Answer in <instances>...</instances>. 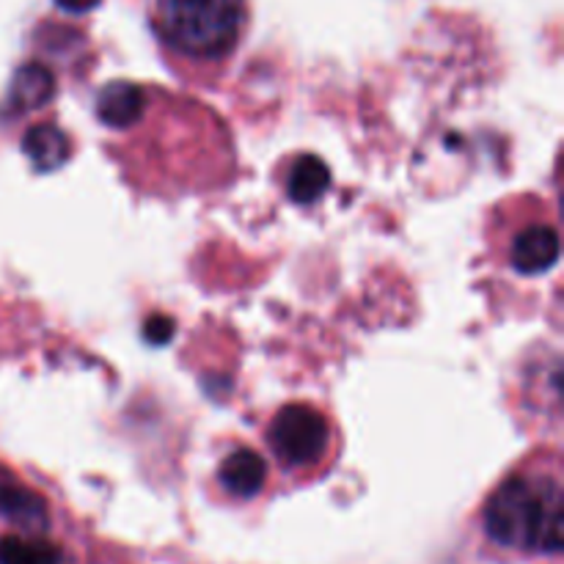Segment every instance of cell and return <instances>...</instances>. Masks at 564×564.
Masks as SVG:
<instances>
[{
    "label": "cell",
    "instance_id": "obj_7",
    "mask_svg": "<svg viewBox=\"0 0 564 564\" xmlns=\"http://www.w3.org/2000/svg\"><path fill=\"white\" fill-rule=\"evenodd\" d=\"M22 152L31 160L33 169L42 171V174H50V171L61 169L69 160L72 141L55 124H36L22 138Z\"/></svg>",
    "mask_w": 564,
    "mask_h": 564
},
{
    "label": "cell",
    "instance_id": "obj_13",
    "mask_svg": "<svg viewBox=\"0 0 564 564\" xmlns=\"http://www.w3.org/2000/svg\"><path fill=\"white\" fill-rule=\"evenodd\" d=\"M99 3H102V0H55V6L69 11V14H86V11L97 9Z\"/></svg>",
    "mask_w": 564,
    "mask_h": 564
},
{
    "label": "cell",
    "instance_id": "obj_10",
    "mask_svg": "<svg viewBox=\"0 0 564 564\" xmlns=\"http://www.w3.org/2000/svg\"><path fill=\"white\" fill-rule=\"evenodd\" d=\"M328 182H330L328 165H325L319 158H314V154H303V158L295 163V169H292L290 182H286V191H290L292 202L312 204L323 196Z\"/></svg>",
    "mask_w": 564,
    "mask_h": 564
},
{
    "label": "cell",
    "instance_id": "obj_8",
    "mask_svg": "<svg viewBox=\"0 0 564 564\" xmlns=\"http://www.w3.org/2000/svg\"><path fill=\"white\" fill-rule=\"evenodd\" d=\"M55 94V77L47 66L42 64H25L17 69L14 80H11L9 105L20 113L36 110L47 105Z\"/></svg>",
    "mask_w": 564,
    "mask_h": 564
},
{
    "label": "cell",
    "instance_id": "obj_9",
    "mask_svg": "<svg viewBox=\"0 0 564 564\" xmlns=\"http://www.w3.org/2000/svg\"><path fill=\"white\" fill-rule=\"evenodd\" d=\"M0 516L25 529H42L47 523L44 501L6 474H0Z\"/></svg>",
    "mask_w": 564,
    "mask_h": 564
},
{
    "label": "cell",
    "instance_id": "obj_6",
    "mask_svg": "<svg viewBox=\"0 0 564 564\" xmlns=\"http://www.w3.org/2000/svg\"><path fill=\"white\" fill-rule=\"evenodd\" d=\"M218 479L231 496H237V499H251V496H257L262 490L264 479H268V463L253 449L240 446V449H235L220 463Z\"/></svg>",
    "mask_w": 564,
    "mask_h": 564
},
{
    "label": "cell",
    "instance_id": "obj_1",
    "mask_svg": "<svg viewBox=\"0 0 564 564\" xmlns=\"http://www.w3.org/2000/svg\"><path fill=\"white\" fill-rule=\"evenodd\" d=\"M564 507L554 477H510L485 507V532L505 549L560 554Z\"/></svg>",
    "mask_w": 564,
    "mask_h": 564
},
{
    "label": "cell",
    "instance_id": "obj_2",
    "mask_svg": "<svg viewBox=\"0 0 564 564\" xmlns=\"http://www.w3.org/2000/svg\"><path fill=\"white\" fill-rule=\"evenodd\" d=\"M246 28V0H158V31L176 53L224 58Z\"/></svg>",
    "mask_w": 564,
    "mask_h": 564
},
{
    "label": "cell",
    "instance_id": "obj_5",
    "mask_svg": "<svg viewBox=\"0 0 564 564\" xmlns=\"http://www.w3.org/2000/svg\"><path fill=\"white\" fill-rule=\"evenodd\" d=\"M143 88L135 83L127 80H113L99 91L97 97V116L102 124L113 127V130H127V127L135 124L143 116Z\"/></svg>",
    "mask_w": 564,
    "mask_h": 564
},
{
    "label": "cell",
    "instance_id": "obj_12",
    "mask_svg": "<svg viewBox=\"0 0 564 564\" xmlns=\"http://www.w3.org/2000/svg\"><path fill=\"white\" fill-rule=\"evenodd\" d=\"M143 336H147L152 345H165V341L174 336V323H171L165 314H154V317L147 319V328H143Z\"/></svg>",
    "mask_w": 564,
    "mask_h": 564
},
{
    "label": "cell",
    "instance_id": "obj_11",
    "mask_svg": "<svg viewBox=\"0 0 564 564\" xmlns=\"http://www.w3.org/2000/svg\"><path fill=\"white\" fill-rule=\"evenodd\" d=\"M61 554L47 540L11 538L0 540V564H58Z\"/></svg>",
    "mask_w": 564,
    "mask_h": 564
},
{
    "label": "cell",
    "instance_id": "obj_4",
    "mask_svg": "<svg viewBox=\"0 0 564 564\" xmlns=\"http://www.w3.org/2000/svg\"><path fill=\"white\" fill-rule=\"evenodd\" d=\"M512 268L523 275H540L560 262V231L549 224L527 226L512 240Z\"/></svg>",
    "mask_w": 564,
    "mask_h": 564
},
{
    "label": "cell",
    "instance_id": "obj_3",
    "mask_svg": "<svg viewBox=\"0 0 564 564\" xmlns=\"http://www.w3.org/2000/svg\"><path fill=\"white\" fill-rule=\"evenodd\" d=\"M330 427L312 405H286L275 413L268 430V444L284 466H314L325 457Z\"/></svg>",
    "mask_w": 564,
    "mask_h": 564
}]
</instances>
